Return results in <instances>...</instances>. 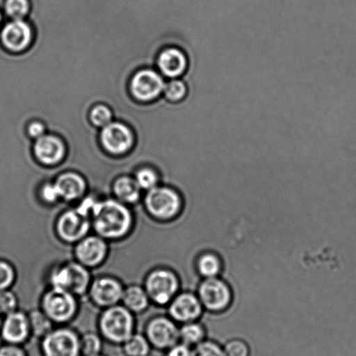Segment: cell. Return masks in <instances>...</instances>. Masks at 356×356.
I'll return each mask as SVG.
<instances>
[{
	"label": "cell",
	"instance_id": "7a4b0ae2",
	"mask_svg": "<svg viewBox=\"0 0 356 356\" xmlns=\"http://www.w3.org/2000/svg\"><path fill=\"white\" fill-rule=\"evenodd\" d=\"M202 307L211 313H222L229 308L233 300L232 288L221 278L204 279L198 287Z\"/></svg>",
	"mask_w": 356,
	"mask_h": 356
},
{
	"label": "cell",
	"instance_id": "ab89813d",
	"mask_svg": "<svg viewBox=\"0 0 356 356\" xmlns=\"http://www.w3.org/2000/svg\"><path fill=\"white\" fill-rule=\"evenodd\" d=\"M2 324H3L2 315H1V314H0V330H1Z\"/></svg>",
	"mask_w": 356,
	"mask_h": 356
},
{
	"label": "cell",
	"instance_id": "4fadbf2b",
	"mask_svg": "<svg viewBox=\"0 0 356 356\" xmlns=\"http://www.w3.org/2000/svg\"><path fill=\"white\" fill-rule=\"evenodd\" d=\"M101 137H102L104 148L115 155L128 151L134 142L130 129L120 123L106 125Z\"/></svg>",
	"mask_w": 356,
	"mask_h": 356
},
{
	"label": "cell",
	"instance_id": "ac0fdd59",
	"mask_svg": "<svg viewBox=\"0 0 356 356\" xmlns=\"http://www.w3.org/2000/svg\"><path fill=\"white\" fill-rule=\"evenodd\" d=\"M65 148L60 139L54 136H41L35 145V153L41 162L47 165L60 162Z\"/></svg>",
	"mask_w": 356,
	"mask_h": 356
},
{
	"label": "cell",
	"instance_id": "d6a6232c",
	"mask_svg": "<svg viewBox=\"0 0 356 356\" xmlns=\"http://www.w3.org/2000/svg\"><path fill=\"white\" fill-rule=\"evenodd\" d=\"M136 180L143 189L151 190L156 187L158 176L152 170L145 169L139 171L137 177H136Z\"/></svg>",
	"mask_w": 356,
	"mask_h": 356
},
{
	"label": "cell",
	"instance_id": "d4e9b609",
	"mask_svg": "<svg viewBox=\"0 0 356 356\" xmlns=\"http://www.w3.org/2000/svg\"><path fill=\"white\" fill-rule=\"evenodd\" d=\"M192 356H226L223 346L216 341L204 340L192 348Z\"/></svg>",
	"mask_w": 356,
	"mask_h": 356
},
{
	"label": "cell",
	"instance_id": "6da1fadb",
	"mask_svg": "<svg viewBox=\"0 0 356 356\" xmlns=\"http://www.w3.org/2000/svg\"><path fill=\"white\" fill-rule=\"evenodd\" d=\"M92 215L94 228L104 238H120L131 228V212L120 202L114 200L97 202Z\"/></svg>",
	"mask_w": 356,
	"mask_h": 356
},
{
	"label": "cell",
	"instance_id": "74e56055",
	"mask_svg": "<svg viewBox=\"0 0 356 356\" xmlns=\"http://www.w3.org/2000/svg\"><path fill=\"white\" fill-rule=\"evenodd\" d=\"M0 356H24V354L19 348L13 345H6L0 348Z\"/></svg>",
	"mask_w": 356,
	"mask_h": 356
},
{
	"label": "cell",
	"instance_id": "5bb4252c",
	"mask_svg": "<svg viewBox=\"0 0 356 356\" xmlns=\"http://www.w3.org/2000/svg\"><path fill=\"white\" fill-rule=\"evenodd\" d=\"M31 37L29 26L21 20L7 24L0 35L3 45L14 52L22 51L26 48L30 43Z\"/></svg>",
	"mask_w": 356,
	"mask_h": 356
},
{
	"label": "cell",
	"instance_id": "8d00e7d4",
	"mask_svg": "<svg viewBox=\"0 0 356 356\" xmlns=\"http://www.w3.org/2000/svg\"><path fill=\"white\" fill-rule=\"evenodd\" d=\"M168 356H192V348L184 343H177L170 348Z\"/></svg>",
	"mask_w": 356,
	"mask_h": 356
},
{
	"label": "cell",
	"instance_id": "603a6c76",
	"mask_svg": "<svg viewBox=\"0 0 356 356\" xmlns=\"http://www.w3.org/2000/svg\"><path fill=\"white\" fill-rule=\"evenodd\" d=\"M179 340L181 343L193 348L206 340L205 327L197 322L184 323L179 330Z\"/></svg>",
	"mask_w": 356,
	"mask_h": 356
},
{
	"label": "cell",
	"instance_id": "d590c367",
	"mask_svg": "<svg viewBox=\"0 0 356 356\" xmlns=\"http://www.w3.org/2000/svg\"><path fill=\"white\" fill-rule=\"evenodd\" d=\"M42 196H43L44 200L48 202H54L60 197L55 184L44 185L43 189H42Z\"/></svg>",
	"mask_w": 356,
	"mask_h": 356
},
{
	"label": "cell",
	"instance_id": "7402d4cb",
	"mask_svg": "<svg viewBox=\"0 0 356 356\" xmlns=\"http://www.w3.org/2000/svg\"><path fill=\"white\" fill-rule=\"evenodd\" d=\"M140 187L137 180L122 177L114 185V191L118 199L127 203H135L140 197Z\"/></svg>",
	"mask_w": 356,
	"mask_h": 356
},
{
	"label": "cell",
	"instance_id": "484cf974",
	"mask_svg": "<svg viewBox=\"0 0 356 356\" xmlns=\"http://www.w3.org/2000/svg\"><path fill=\"white\" fill-rule=\"evenodd\" d=\"M125 351L131 356H145L149 351V345L145 337L136 334L125 341Z\"/></svg>",
	"mask_w": 356,
	"mask_h": 356
},
{
	"label": "cell",
	"instance_id": "1f68e13d",
	"mask_svg": "<svg viewBox=\"0 0 356 356\" xmlns=\"http://www.w3.org/2000/svg\"><path fill=\"white\" fill-rule=\"evenodd\" d=\"M165 95L170 100L180 101L186 96L187 86L181 80H172L165 87Z\"/></svg>",
	"mask_w": 356,
	"mask_h": 356
},
{
	"label": "cell",
	"instance_id": "8992f818",
	"mask_svg": "<svg viewBox=\"0 0 356 356\" xmlns=\"http://www.w3.org/2000/svg\"><path fill=\"white\" fill-rule=\"evenodd\" d=\"M179 288V281L173 272L165 270H156L149 275L146 281V292L153 301L165 305L172 301Z\"/></svg>",
	"mask_w": 356,
	"mask_h": 356
},
{
	"label": "cell",
	"instance_id": "44dd1931",
	"mask_svg": "<svg viewBox=\"0 0 356 356\" xmlns=\"http://www.w3.org/2000/svg\"><path fill=\"white\" fill-rule=\"evenodd\" d=\"M222 270L221 258L214 252L202 253L197 260V270L204 279L218 277Z\"/></svg>",
	"mask_w": 356,
	"mask_h": 356
},
{
	"label": "cell",
	"instance_id": "8fae6325",
	"mask_svg": "<svg viewBox=\"0 0 356 356\" xmlns=\"http://www.w3.org/2000/svg\"><path fill=\"white\" fill-rule=\"evenodd\" d=\"M163 79L156 72L145 70L135 75L131 89L134 96L141 100H151L165 90Z\"/></svg>",
	"mask_w": 356,
	"mask_h": 356
},
{
	"label": "cell",
	"instance_id": "60d3db41",
	"mask_svg": "<svg viewBox=\"0 0 356 356\" xmlns=\"http://www.w3.org/2000/svg\"><path fill=\"white\" fill-rule=\"evenodd\" d=\"M0 22H1V14H0Z\"/></svg>",
	"mask_w": 356,
	"mask_h": 356
},
{
	"label": "cell",
	"instance_id": "cb8c5ba5",
	"mask_svg": "<svg viewBox=\"0 0 356 356\" xmlns=\"http://www.w3.org/2000/svg\"><path fill=\"white\" fill-rule=\"evenodd\" d=\"M123 301L128 309L135 312H140L147 308L149 299L147 292L144 289L132 286L124 291Z\"/></svg>",
	"mask_w": 356,
	"mask_h": 356
},
{
	"label": "cell",
	"instance_id": "3957f363",
	"mask_svg": "<svg viewBox=\"0 0 356 356\" xmlns=\"http://www.w3.org/2000/svg\"><path fill=\"white\" fill-rule=\"evenodd\" d=\"M145 205L149 214L155 218L170 219L179 215L183 201L179 194L172 188L156 187L149 190Z\"/></svg>",
	"mask_w": 356,
	"mask_h": 356
},
{
	"label": "cell",
	"instance_id": "83f0119b",
	"mask_svg": "<svg viewBox=\"0 0 356 356\" xmlns=\"http://www.w3.org/2000/svg\"><path fill=\"white\" fill-rule=\"evenodd\" d=\"M16 272L8 261L0 259V291L12 287L15 281Z\"/></svg>",
	"mask_w": 356,
	"mask_h": 356
},
{
	"label": "cell",
	"instance_id": "9c48e42d",
	"mask_svg": "<svg viewBox=\"0 0 356 356\" xmlns=\"http://www.w3.org/2000/svg\"><path fill=\"white\" fill-rule=\"evenodd\" d=\"M204 309L197 295L192 293H183L172 300L170 306V314L177 322L184 324L197 322Z\"/></svg>",
	"mask_w": 356,
	"mask_h": 356
},
{
	"label": "cell",
	"instance_id": "836d02e7",
	"mask_svg": "<svg viewBox=\"0 0 356 356\" xmlns=\"http://www.w3.org/2000/svg\"><path fill=\"white\" fill-rule=\"evenodd\" d=\"M90 118L94 124L99 125V127H106L109 125L111 121V111L109 108L106 107L97 106L92 111Z\"/></svg>",
	"mask_w": 356,
	"mask_h": 356
},
{
	"label": "cell",
	"instance_id": "e0dca14e",
	"mask_svg": "<svg viewBox=\"0 0 356 356\" xmlns=\"http://www.w3.org/2000/svg\"><path fill=\"white\" fill-rule=\"evenodd\" d=\"M29 330V319L24 314L15 311L6 316L2 324L1 336L7 343H20L26 339Z\"/></svg>",
	"mask_w": 356,
	"mask_h": 356
},
{
	"label": "cell",
	"instance_id": "7c38bea8",
	"mask_svg": "<svg viewBox=\"0 0 356 356\" xmlns=\"http://www.w3.org/2000/svg\"><path fill=\"white\" fill-rule=\"evenodd\" d=\"M149 339L155 346L170 348L179 340V330L172 320L156 318L149 324L147 330Z\"/></svg>",
	"mask_w": 356,
	"mask_h": 356
},
{
	"label": "cell",
	"instance_id": "5b68a950",
	"mask_svg": "<svg viewBox=\"0 0 356 356\" xmlns=\"http://www.w3.org/2000/svg\"><path fill=\"white\" fill-rule=\"evenodd\" d=\"M51 284L54 288L63 289L72 295H81L88 288L90 274L82 265L69 263L54 272Z\"/></svg>",
	"mask_w": 356,
	"mask_h": 356
},
{
	"label": "cell",
	"instance_id": "277c9868",
	"mask_svg": "<svg viewBox=\"0 0 356 356\" xmlns=\"http://www.w3.org/2000/svg\"><path fill=\"white\" fill-rule=\"evenodd\" d=\"M100 326L108 339L115 343H125L132 336L134 317L128 309L110 307L101 317Z\"/></svg>",
	"mask_w": 356,
	"mask_h": 356
},
{
	"label": "cell",
	"instance_id": "9a60e30c",
	"mask_svg": "<svg viewBox=\"0 0 356 356\" xmlns=\"http://www.w3.org/2000/svg\"><path fill=\"white\" fill-rule=\"evenodd\" d=\"M107 246L99 237L90 236L83 239L76 249V256L80 263L87 267H95L106 258Z\"/></svg>",
	"mask_w": 356,
	"mask_h": 356
},
{
	"label": "cell",
	"instance_id": "2e32d148",
	"mask_svg": "<svg viewBox=\"0 0 356 356\" xmlns=\"http://www.w3.org/2000/svg\"><path fill=\"white\" fill-rule=\"evenodd\" d=\"M94 301L104 307H113L123 298L124 291L114 279L102 278L96 281L90 291Z\"/></svg>",
	"mask_w": 356,
	"mask_h": 356
},
{
	"label": "cell",
	"instance_id": "b9f144b4",
	"mask_svg": "<svg viewBox=\"0 0 356 356\" xmlns=\"http://www.w3.org/2000/svg\"><path fill=\"white\" fill-rule=\"evenodd\" d=\"M92 356H97V355H92Z\"/></svg>",
	"mask_w": 356,
	"mask_h": 356
},
{
	"label": "cell",
	"instance_id": "ba28073f",
	"mask_svg": "<svg viewBox=\"0 0 356 356\" xmlns=\"http://www.w3.org/2000/svg\"><path fill=\"white\" fill-rule=\"evenodd\" d=\"M79 347L78 337L68 330H58L48 334L43 343L47 356H76Z\"/></svg>",
	"mask_w": 356,
	"mask_h": 356
},
{
	"label": "cell",
	"instance_id": "f35d334b",
	"mask_svg": "<svg viewBox=\"0 0 356 356\" xmlns=\"http://www.w3.org/2000/svg\"><path fill=\"white\" fill-rule=\"evenodd\" d=\"M29 132L33 137H41L44 132V125L38 122H35L30 125Z\"/></svg>",
	"mask_w": 356,
	"mask_h": 356
},
{
	"label": "cell",
	"instance_id": "4dcf8cb0",
	"mask_svg": "<svg viewBox=\"0 0 356 356\" xmlns=\"http://www.w3.org/2000/svg\"><path fill=\"white\" fill-rule=\"evenodd\" d=\"M17 306V296L13 291L6 289L0 291V314L10 315L16 311Z\"/></svg>",
	"mask_w": 356,
	"mask_h": 356
},
{
	"label": "cell",
	"instance_id": "52a82bcc",
	"mask_svg": "<svg viewBox=\"0 0 356 356\" xmlns=\"http://www.w3.org/2000/svg\"><path fill=\"white\" fill-rule=\"evenodd\" d=\"M43 308L49 318L65 323L74 316L76 303L71 293L54 288L44 295Z\"/></svg>",
	"mask_w": 356,
	"mask_h": 356
},
{
	"label": "cell",
	"instance_id": "e575fe53",
	"mask_svg": "<svg viewBox=\"0 0 356 356\" xmlns=\"http://www.w3.org/2000/svg\"><path fill=\"white\" fill-rule=\"evenodd\" d=\"M83 353L87 356L96 355L101 348V341L95 334H86L82 341Z\"/></svg>",
	"mask_w": 356,
	"mask_h": 356
},
{
	"label": "cell",
	"instance_id": "f546056e",
	"mask_svg": "<svg viewBox=\"0 0 356 356\" xmlns=\"http://www.w3.org/2000/svg\"><path fill=\"white\" fill-rule=\"evenodd\" d=\"M226 356H250L249 344L241 339H232L223 346Z\"/></svg>",
	"mask_w": 356,
	"mask_h": 356
},
{
	"label": "cell",
	"instance_id": "4316f807",
	"mask_svg": "<svg viewBox=\"0 0 356 356\" xmlns=\"http://www.w3.org/2000/svg\"><path fill=\"white\" fill-rule=\"evenodd\" d=\"M30 326L38 336H43L51 330V319L45 314L34 311L30 316Z\"/></svg>",
	"mask_w": 356,
	"mask_h": 356
},
{
	"label": "cell",
	"instance_id": "f1b7e54d",
	"mask_svg": "<svg viewBox=\"0 0 356 356\" xmlns=\"http://www.w3.org/2000/svg\"><path fill=\"white\" fill-rule=\"evenodd\" d=\"M29 10L27 0H6V12L15 20L22 19Z\"/></svg>",
	"mask_w": 356,
	"mask_h": 356
},
{
	"label": "cell",
	"instance_id": "d6986e66",
	"mask_svg": "<svg viewBox=\"0 0 356 356\" xmlns=\"http://www.w3.org/2000/svg\"><path fill=\"white\" fill-rule=\"evenodd\" d=\"M159 68L166 76L177 78L183 75L188 68V59L178 48H169L159 57Z\"/></svg>",
	"mask_w": 356,
	"mask_h": 356
},
{
	"label": "cell",
	"instance_id": "ffe728a7",
	"mask_svg": "<svg viewBox=\"0 0 356 356\" xmlns=\"http://www.w3.org/2000/svg\"><path fill=\"white\" fill-rule=\"evenodd\" d=\"M59 196L67 201L81 197L86 191V183L83 178L76 173H64L58 177L55 183Z\"/></svg>",
	"mask_w": 356,
	"mask_h": 356
},
{
	"label": "cell",
	"instance_id": "30bf717a",
	"mask_svg": "<svg viewBox=\"0 0 356 356\" xmlns=\"http://www.w3.org/2000/svg\"><path fill=\"white\" fill-rule=\"evenodd\" d=\"M58 232L66 242H76L81 240L89 231L88 216L76 210L64 212L58 222Z\"/></svg>",
	"mask_w": 356,
	"mask_h": 356
}]
</instances>
